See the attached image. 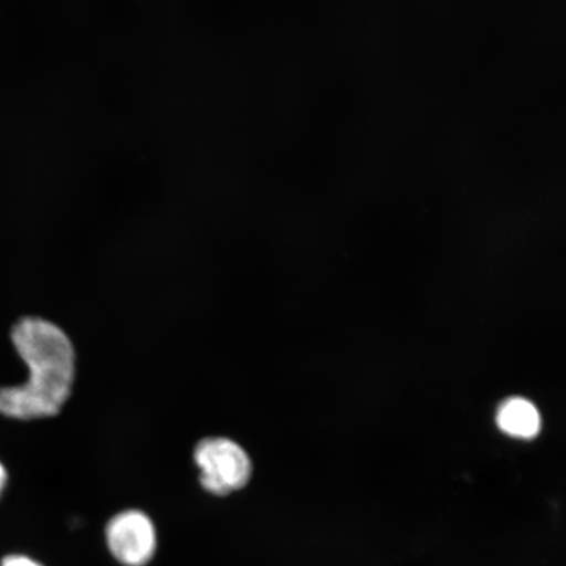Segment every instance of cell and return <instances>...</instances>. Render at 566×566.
<instances>
[{
    "label": "cell",
    "mask_w": 566,
    "mask_h": 566,
    "mask_svg": "<svg viewBox=\"0 0 566 566\" xmlns=\"http://www.w3.org/2000/svg\"><path fill=\"white\" fill-rule=\"evenodd\" d=\"M13 348L27 366L21 385L0 387V415L12 420H39L61 412L75 378V352L59 325L23 317L11 329Z\"/></svg>",
    "instance_id": "1"
},
{
    "label": "cell",
    "mask_w": 566,
    "mask_h": 566,
    "mask_svg": "<svg viewBox=\"0 0 566 566\" xmlns=\"http://www.w3.org/2000/svg\"><path fill=\"white\" fill-rule=\"evenodd\" d=\"M195 463L200 470L205 491L226 495L242 490L252 476V462L235 441L223 437L205 438L195 449Z\"/></svg>",
    "instance_id": "2"
},
{
    "label": "cell",
    "mask_w": 566,
    "mask_h": 566,
    "mask_svg": "<svg viewBox=\"0 0 566 566\" xmlns=\"http://www.w3.org/2000/svg\"><path fill=\"white\" fill-rule=\"evenodd\" d=\"M105 535L112 555L126 566H144L157 551V530L148 515L139 511L113 516Z\"/></svg>",
    "instance_id": "3"
},
{
    "label": "cell",
    "mask_w": 566,
    "mask_h": 566,
    "mask_svg": "<svg viewBox=\"0 0 566 566\" xmlns=\"http://www.w3.org/2000/svg\"><path fill=\"white\" fill-rule=\"evenodd\" d=\"M497 424L509 436L530 440L539 433L542 421L533 402L514 398L500 407Z\"/></svg>",
    "instance_id": "4"
},
{
    "label": "cell",
    "mask_w": 566,
    "mask_h": 566,
    "mask_svg": "<svg viewBox=\"0 0 566 566\" xmlns=\"http://www.w3.org/2000/svg\"><path fill=\"white\" fill-rule=\"evenodd\" d=\"M2 566H44L25 555H9L3 558Z\"/></svg>",
    "instance_id": "5"
},
{
    "label": "cell",
    "mask_w": 566,
    "mask_h": 566,
    "mask_svg": "<svg viewBox=\"0 0 566 566\" xmlns=\"http://www.w3.org/2000/svg\"><path fill=\"white\" fill-rule=\"evenodd\" d=\"M7 484H9V471H7L6 465L0 460V497H2Z\"/></svg>",
    "instance_id": "6"
}]
</instances>
